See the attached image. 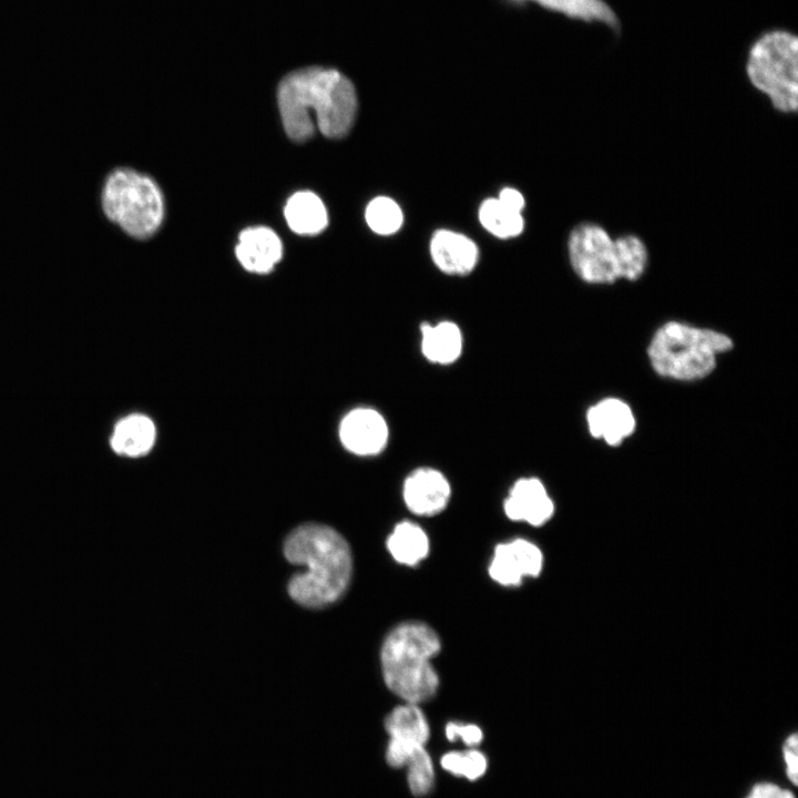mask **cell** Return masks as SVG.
<instances>
[{
    "instance_id": "obj_11",
    "label": "cell",
    "mask_w": 798,
    "mask_h": 798,
    "mask_svg": "<svg viewBox=\"0 0 798 798\" xmlns=\"http://www.w3.org/2000/svg\"><path fill=\"white\" fill-rule=\"evenodd\" d=\"M503 508L510 520L524 521L534 526L544 524L554 512L550 495L536 478L518 480L510 489Z\"/></svg>"
},
{
    "instance_id": "obj_6",
    "label": "cell",
    "mask_w": 798,
    "mask_h": 798,
    "mask_svg": "<svg viewBox=\"0 0 798 798\" xmlns=\"http://www.w3.org/2000/svg\"><path fill=\"white\" fill-rule=\"evenodd\" d=\"M100 205L109 222L136 239L154 235L164 217V198L156 182L130 167L108 173L100 191Z\"/></svg>"
},
{
    "instance_id": "obj_29",
    "label": "cell",
    "mask_w": 798,
    "mask_h": 798,
    "mask_svg": "<svg viewBox=\"0 0 798 798\" xmlns=\"http://www.w3.org/2000/svg\"><path fill=\"white\" fill-rule=\"evenodd\" d=\"M498 200L503 205L518 213H521L525 205L523 195L512 187H504L501 190Z\"/></svg>"
},
{
    "instance_id": "obj_24",
    "label": "cell",
    "mask_w": 798,
    "mask_h": 798,
    "mask_svg": "<svg viewBox=\"0 0 798 798\" xmlns=\"http://www.w3.org/2000/svg\"><path fill=\"white\" fill-rule=\"evenodd\" d=\"M441 766L456 776H463L469 780L480 778L487 770V757L475 749L466 751H450L442 756Z\"/></svg>"
},
{
    "instance_id": "obj_14",
    "label": "cell",
    "mask_w": 798,
    "mask_h": 798,
    "mask_svg": "<svg viewBox=\"0 0 798 798\" xmlns=\"http://www.w3.org/2000/svg\"><path fill=\"white\" fill-rule=\"evenodd\" d=\"M586 420L591 434L611 446L620 444L635 428L631 408L615 398L604 399L591 407Z\"/></svg>"
},
{
    "instance_id": "obj_1",
    "label": "cell",
    "mask_w": 798,
    "mask_h": 798,
    "mask_svg": "<svg viewBox=\"0 0 798 798\" xmlns=\"http://www.w3.org/2000/svg\"><path fill=\"white\" fill-rule=\"evenodd\" d=\"M277 102L287 135L308 140L317 125L327 137L345 136L357 112L352 82L332 68L307 66L286 74L278 84Z\"/></svg>"
},
{
    "instance_id": "obj_5",
    "label": "cell",
    "mask_w": 798,
    "mask_h": 798,
    "mask_svg": "<svg viewBox=\"0 0 798 798\" xmlns=\"http://www.w3.org/2000/svg\"><path fill=\"white\" fill-rule=\"evenodd\" d=\"M733 347L722 332L671 321L662 326L648 346L654 370L666 378L696 380L709 375L717 355Z\"/></svg>"
},
{
    "instance_id": "obj_2",
    "label": "cell",
    "mask_w": 798,
    "mask_h": 798,
    "mask_svg": "<svg viewBox=\"0 0 798 798\" xmlns=\"http://www.w3.org/2000/svg\"><path fill=\"white\" fill-rule=\"evenodd\" d=\"M284 555L291 564L307 569L287 584L289 596L301 606L320 608L346 592L352 575V555L348 542L335 529L319 523L297 526L284 542Z\"/></svg>"
},
{
    "instance_id": "obj_26",
    "label": "cell",
    "mask_w": 798,
    "mask_h": 798,
    "mask_svg": "<svg viewBox=\"0 0 798 798\" xmlns=\"http://www.w3.org/2000/svg\"><path fill=\"white\" fill-rule=\"evenodd\" d=\"M418 746H423V745H416V744L399 741L396 739H390V741L387 746V750H386L387 763L391 767H395V768H400V767L406 766L412 751Z\"/></svg>"
},
{
    "instance_id": "obj_21",
    "label": "cell",
    "mask_w": 798,
    "mask_h": 798,
    "mask_svg": "<svg viewBox=\"0 0 798 798\" xmlns=\"http://www.w3.org/2000/svg\"><path fill=\"white\" fill-rule=\"evenodd\" d=\"M479 221L489 233L499 238L515 237L524 228L522 214L510 209L498 198H487L481 203Z\"/></svg>"
},
{
    "instance_id": "obj_12",
    "label": "cell",
    "mask_w": 798,
    "mask_h": 798,
    "mask_svg": "<svg viewBox=\"0 0 798 798\" xmlns=\"http://www.w3.org/2000/svg\"><path fill=\"white\" fill-rule=\"evenodd\" d=\"M430 255L446 274L466 275L477 265L479 249L468 236L449 229H438L430 239Z\"/></svg>"
},
{
    "instance_id": "obj_9",
    "label": "cell",
    "mask_w": 798,
    "mask_h": 798,
    "mask_svg": "<svg viewBox=\"0 0 798 798\" xmlns=\"http://www.w3.org/2000/svg\"><path fill=\"white\" fill-rule=\"evenodd\" d=\"M388 426L375 409L357 408L340 422L339 438L344 447L358 456L380 453L388 442Z\"/></svg>"
},
{
    "instance_id": "obj_15",
    "label": "cell",
    "mask_w": 798,
    "mask_h": 798,
    "mask_svg": "<svg viewBox=\"0 0 798 798\" xmlns=\"http://www.w3.org/2000/svg\"><path fill=\"white\" fill-rule=\"evenodd\" d=\"M511 7L521 8L529 2L550 12L559 13L571 20L585 23H598L612 31L620 30V20L614 9L605 0H503Z\"/></svg>"
},
{
    "instance_id": "obj_22",
    "label": "cell",
    "mask_w": 798,
    "mask_h": 798,
    "mask_svg": "<svg viewBox=\"0 0 798 798\" xmlns=\"http://www.w3.org/2000/svg\"><path fill=\"white\" fill-rule=\"evenodd\" d=\"M365 218L370 229L379 235L398 232L403 222L400 206L387 196L371 200L366 207Z\"/></svg>"
},
{
    "instance_id": "obj_25",
    "label": "cell",
    "mask_w": 798,
    "mask_h": 798,
    "mask_svg": "<svg viewBox=\"0 0 798 798\" xmlns=\"http://www.w3.org/2000/svg\"><path fill=\"white\" fill-rule=\"evenodd\" d=\"M446 736L450 741L461 738L468 746H474L481 743L483 738L482 730L473 724H463L450 722L446 726Z\"/></svg>"
},
{
    "instance_id": "obj_16",
    "label": "cell",
    "mask_w": 798,
    "mask_h": 798,
    "mask_svg": "<svg viewBox=\"0 0 798 798\" xmlns=\"http://www.w3.org/2000/svg\"><path fill=\"white\" fill-rule=\"evenodd\" d=\"M155 433L154 423L149 417L133 413L115 424L110 442L119 454L140 457L152 449Z\"/></svg>"
},
{
    "instance_id": "obj_28",
    "label": "cell",
    "mask_w": 798,
    "mask_h": 798,
    "mask_svg": "<svg viewBox=\"0 0 798 798\" xmlns=\"http://www.w3.org/2000/svg\"><path fill=\"white\" fill-rule=\"evenodd\" d=\"M746 798H795L790 790L771 782L756 784Z\"/></svg>"
},
{
    "instance_id": "obj_8",
    "label": "cell",
    "mask_w": 798,
    "mask_h": 798,
    "mask_svg": "<svg viewBox=\"0 0 798 798\" xmlns=\"http://www.w3.org/2000/svg\"><path fill=\"white\" fill-rule=\"evenodd\" d=\"M542 567L540 548L525 539H514L495 546L488 571L494 582L518 586L524 577L538 576Z\"/></svg>"
},
{
    "instance_id": "obj_19",
    "label": "cell",
    "mask_w": 798,
    "mask_h": 798,
    "mask_svg": "<svg viewBox=\"0 0 798 798\" xmlns=\"http://www.w3.org/2000/svg\"><path fill=\"white\" fill-rule=\"evenodd\" d=\"M387 549L395 561L415 566L428 556L430 544L424 530L410 521L399 522L389 534Z\"/></svg>"
},
{
    "instance_id": "obj_13",
    "label": "cell",
    "mask_w": 798,
    "mask_h": 798,
    "mask_svg": "<svg viewBox=\"0 0 798 798\" xmlns=\"http://www.w3.org/2000/svg\"><path fill=\"white\" fill-rule=\"evenodd\" d=\"M235 253L245 269L267 274L280 260L283 244L273 229L265 226L249 227L239 234Z\"/></svg>"
},
{
    "instance_id": "obj_17",
    "label": "cell",
    "mask_w": 798,
    "mask_h": 798,
    "mask_svg": "<svg viewBox=\"0 0 798 798\" xmlns=\"http://www.w3.org/2000/svg\"><path fill=\"white\" fill-rule=\"evenodd\" d=\"M284 214L290 229L300 235H316L328 225V213L323 201L309 191L291 195Z\"/></svg>"
},
{
    "instance_id": "obj_23",
    "label": "cell",
    "mask_w": 798,
    "mask_h": 798,
    "mask_svg": "<svg viewBox=\"0 0 798 798\" xmlns=\"http://www.w3.org/2000/svg\"><path fill=\"white\" fill-rule=\"evenodd\" d=\"M406 766L408 767V784L415 796L428 794L434 780L432 760L424 746H418L412 751Z\"/></svg>"
},
{
    "instance_id": "obj_27",
    "label": "cell",
    "mask_w": 798,
    "mask_h": 798,
    "mask_svg": "<svg viewBox=\"0 0 798 798\" xmlns=\"http://www.w3.org/2000/svg\"><path fill=\"white\" fill-rule=\"evenodd\" d=\"M798 736L792 734L784 743L782 753L786 763V771L792 785H797V746Z\"/></svg>"
},
{
    "instance_id": "obj_3",
    "label": "cell",
    "mask_w": 798,
    "mask_h": 798,
    "mask_svg": "<svg viewBox=\"0 0 798 798\" xmlns=\"http://www.w3.org/2000/svg\"><path fill=\"white\" fill-rule=\"evenodd\" d=\"M440 649V637L428 624L410 621L397 625L381 645L385 684L407 703L432 698L439 687V676L431 661Z\"/></svg>"
},
{
    "instance_id": "obj_20",
    "label": "cell",
    "mask_w": 798,
    "mask_h": 798,
    "mask_svg": "<svg viewBox=\"0 0 798 798\" xmlns=\"http://www.w3.org/2000/svg\"><path fill=\"white\" fill-rule=\"evenodd\" d=\"M385 728L390 739L416 745L424 746L430 735L424 714L412 703L393 708L385 719Z\"/></svg>"
},
{
    "instance_id": "obj_4",
    "label": "cell",
    "mask_w": 798,
    "mask_h": 798,
    "mask_svg": "<svg viewBox=\"0 0 798 798\" xmlns=\"http://www.w3.org/2000/svg\"><path fill=\"white\" fill-rule=\"evenodd\" d=\"M569 257L575 274L591 284H612L620 278L638 279L648 260L644 242L635 235L613 239L593 223L577 225L569 237Z\"/></svg>"
},
{
    "instance_id": "obj_7",
    "label": "cell",
    "mask_w": 798,
    "mask_h": 798,
    "mask_svg": "<svg viewBox=\"0 0 798 798\" xmlns=\"http://www.w3.org/2000/svg\"><path fill=\"white\" fill-rule=\"evenodd\" d=\"M746 74L750 83L784 113L798 106V38L785 29L760 34L749 47Z\"/></svg>"
},
{
    "instance_id": "obj_18",
    "label": "cell",
    "mask_w": 798,
    "mask_h": 798,
    "mask_svg": "<svg viewBox=\"0 0 798 798\" xmlns=\"http://www.w3.org/2000/svg\"><path fill=\"white\" fill-rule=\"evenodd\" d=\"M421 330V350L431 362L448 365L456 361L462 351V334L460 328L451 321H441L437 325L424 323Z\"/></svg>"
},
{
    "instance_id": "obj_10",
    "label": "cell",
    "mask_w": 798,
    "mask_h": 798,
    "mask_svg": "<svg viewBox=\"0 0 798 798\" xmlns=\"http://www.w3.org/2000/svg\"><path fill=\"white\" fill-rule=\"evenodd\" d=\"M402 495L407 508L417 515H434L448 504L451 488L438 470L420 468L411 472L403 483Z\"/></svg>"
}]
</instances>
